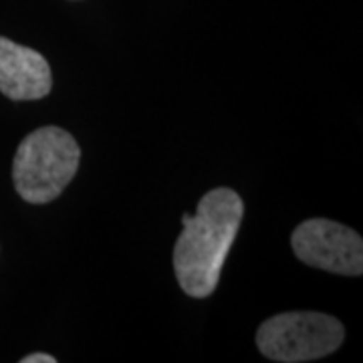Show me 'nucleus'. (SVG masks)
I'll use <instances>...</instances> for the list:
<instances>
[{
  "label": "nucleus",
  "mask_w": 363,
  "mask_h": 363,
  "mask_svg": "<svg viewBox=\"0 0 363 363\" xmlns=\"http://www.w3.org/2000/svg\"><path fill=\"white\" fill-rule=\"evenodd\" d=\"M242 216V198L230 188L202 196L174 247V271L186 295L204 298L214 293Z\"/></svg>",
  "instance_id": "nucleus-1"
},
{
  "label": "nucleus",
  "mask_w": 363,
  "mask_h": 363,
  "mask_svg": "<svg viewBox=\"0 0 363 363\" xmlns=\"http://www.w3.org/2000/svg\"><path fill=\"white\" fill-rule=\"evenodd\" d=\"M81 147L69 131L45 125L21 142L13 162L16 194L28 204H49L75 178Z\"/></svg>",
  "instance_id": "nucleus-2"
},
{
  "label": "nucleus",
  "mask_w": 363,
  "mask_h": 363,
  "mask_svg": "<svg viewBox=\"0 0 363 363\" xmlns=\"http://www.w3.org/2000/svg\"><path fill=\"white\" fill-rule=\"evenodd\" d=\"M345 329L339 319L317 311L279 313L257 331V347L272 362L321 359L341 347Z\"/></svg>",
  "instance_id": "nucleus-3"
},
{
  "label": "nucleus",
  "mask_w": 363,
  "mask_h": 363,
  "mask_svg": "<svg viewBox=\"0 0 363 363\" xmlns=\"http://www.w3.org/2000/svg\"><path fill=\"white\" fill-rule=\"evenodd\" d=\"M297 259L309 267L345 277H359L363 271V240L353 228L311 218L298 224L291 236Z\"/></svg>",
  "instance_id": "nucleus-4"
},
{
  "label": "nucleus",
  "mask_w": 363,
  "mask_h": 363,
  "mask_svg": "<svg viewBox=\"0 0 363 363\" xmlns=\"http://www.w3.org/2000/svg\"><path fill=\"white\" fill-rule=\"evenodd\" d=\"M51 89L49 61L35 49L0 37V93L13 101H37Z\"/></svg>",
  "instance_id": "nucleus-5"
},
{
  "label": "nucleus",
  "mask_w": 363,
  "mask_h": 363,
  "mask_svg": "<svg viewBox=\"0 0 363 363\" xmlns=\"http://www.w3.org/2000/svg\"><path fill=\"white\" fill-rule=\"evenodd\" d=\"M57 359L49 355V353H30V355H26L21 359V363H55Z\"/></svg>",
  "instance_id": "nucleus-6"
}]
</instances>
